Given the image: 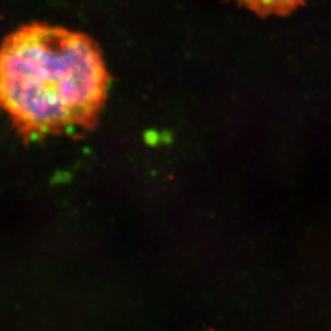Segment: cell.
Returning <instances> with one entry per match:
<instances>
[{
    "label": "cell",
    "instance_id": "1",
    "mask_svg": "<svg viewBox=\"0 0 331 331\" xmlns=\"http://www.w3.org/2000/svg\"><path fill=\"white\" fill-rule=\"evenodd\" d=\"M108 85L102 52L85 33L32 22L1 44L0 102L25 139L94 128Z\"/></svg>",
    "mask_w": 331,
    "mask_h": 331
},
{
    "label": "cell",
    "instance_id": "2",
    "mask_svg": "<svg viewBox=\"0 0 331 331\" xmlns=\"http://www.w3.org/2000/svg\"><path fill=\"white\" fill-rule=\"evenodd\" d=\"M259 16H286L297 10L306 0H233Z\"/></svg>",
    "mask_w": 331,
    "mask_h": 331
}]
</instances>
